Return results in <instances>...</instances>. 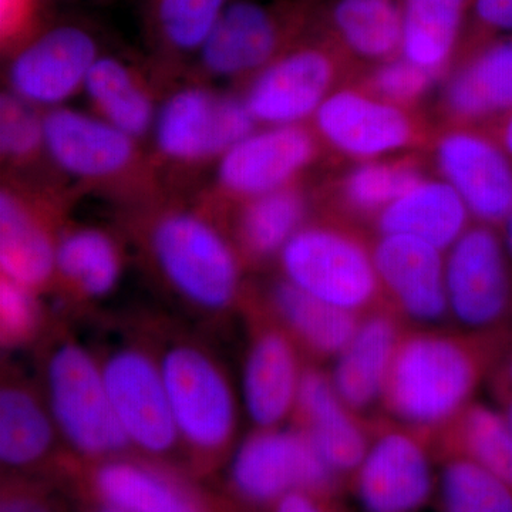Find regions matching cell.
<instances>
[{
  "instance_id": "cell-26",
  "label": "cell",
  "mask_w": 512,
  "mask_h": 512,
  "mask_svg": "<svg viewBox=\"0 0 512 512\" xmlns=\"http://www.w3.org/2000/svg\"><path fill=\"white\" fill-rule=\"evenodd\" d=\"M94 113L137 141L153 131L158 107L140 74L114 56L101 55L83 87Z\"/></svg>"
},
{
  "instance_id": "cell-29",
  "label": "cell",
  "mask_w": 512,
  "mask_h": 512,
  "mask_svg": "<svg viewBox=\"0 0 512 512\" xmlns=\"http://www.w3.org/2000/svg\"><path fill=\"white\" fill-rule=\"evenodd\" d=\"M444 429L446 456L466 457L512 488V424L503 410L473 402Z\"/></svg>"
},
{
  "instance_id": "cell-38",
  "label": "cell",
  "mask_w": 512,
  "mask_h": 512,
  "mask_svg": "<svg viewBox=\"0 0 512 512\" xmlns=\"http://www.w3.org/2000/svg\"><path fill=\"white\" fill-rule=\"evenodd\" d=\"M436 74L399 56L384 62L372 77V87L380 99L406 106L421 99L436 79Z\"/></svg>"
},
{
  "instance_id": "cell-42",
  "label": "cell",
  "mask_w": 512,
  "mask_h": 512,
  "mask_svg": "<svg viewBox=\"0 0 512 512\" xmlns=\"http://www.w3.org/2000/svg\"><path fill=\"white\" fill-rule=\"evenodd\" d=\"M0 512H56L39 493L29 490H8L2 497Z\"/></svg>"
},
{
  "instance_id": "cell-37",
  "label": "cell",
  "mask_w": 512,
  "mask_h": 512,
  "mask_svg": "<svg viewBox=\"0 0 512 512\" xmlns=\"http://www.w3.org/2000/svg\"><path fill=\"white\" fill-rule=\"evenodd\" d=\"M42 110L6 90L0 99V151L12 165L32 163L45 151Z\"/></svg>"
},
{
  "instance_id": "cell-11",
  "label": "cell",
  "mask_w": 512,
  "mask_h": 512,
  "mask_svg": "<svg viewBox=\"0 0 512 512\" xmlns=\"http://www.w3.org/2000/svg\"><path fill=\"white\" fill-rule=\"evenodd\" d=\"M335 76L332 47L293 45L255 74L242 99L256 124L301 126L328 99Z\"/></svg>"
},
{
  "instance_id": "cell-4",
  "label": "cell",
  "mask_w": 512,
  "mask_h": 512,
  "mask_svg": "<svg viewBox=\"0 0 512 512\" xmlns=\"http://www.w3.org/2000/svg\"><path fill=\"white\" fill-rule=\"evenodd\" d=\"M447 251L448 315L473 333L512 330V259L503 232L468 228Z\"/></svg>"
},
{
  "instance_id": "cell-9",
  "label": "cell",
  "mask_w": 512,
  "mask_h": 512,
  "mask_svg": "<svg viewBox=\"0 0 512 512\" xmlns=\"http://www.w3.org/2000/svg\"><path fill=\"white\" fill-rule=\"evenodd\" d=\"M100 56L96 36L84 26H43L8 55V90L40 110L62 107L83 90Z\"/></svg>"
},
{
  "instance_id": "cell-33",
  "label": "cell",
  "mask_w": 512,
  "mask_h": 512,
  "mask_svg": "<svg viewBox=\"0 0 512 512\" xmlns=\"http://www.w3.org/2000/svg\"><path fill=\"white\" fill-rule=\"evenodd\" d=\"M56 272L84 295L106 296L119 282V249L100 229H74L57 239Z\"/></svg>"
},
{
  "instance_id": "cell-12",
  "label": "cell",
  "mask_w": 512,
  "mask_h": 512,
  "mask_svg": "<svg viewBox=\"0 0 512 512\" xmlns=\"http://www.w3.org/2000/svg\"><path fill=\"white\" fill-rule=\"evenodd\" d=\"M352 480L365 512H420L436 488L429 448L417 434L396 429L370 441Z\"/></svg>"
},
{
  "instance_id": "cell-34",
  "label": "cell",
  "mask_w": 512,
  "mask_h": 512,
  "mask_svg": "<svg viewBox=\"0 0 512 512\" xmlns=\"http://www.w3.org/2000/svg\"><path fill=\"white\" fill-rule=\"evenodd\" d=\"M229 0H150V25L165 53L197 56Z\"/></svg>"
},
{
  "instance_id": "cell-2",
  "label": "cell",
  "mask_w": 512,
  "mask_h": 512,
  "mask_svg": "<svg viewBox=\"0 0 512 512\" xmlns=\"http://www.w3.org/2000/svg\"><path fill=\"white\" fill-rule=\"evenodd\" d=\"M150 248L165 279L194 305L215 311L227 308L237 296V255L198 212H164L151 228Z\"/></svg>"
},
{
  "instance_id": "cell-18",
  "label": "cell",
  "mask_w": 512,
  "mask_h": 512,
  "mask_svg": "<svg viewBox=\"0 0 512 512\" xmlns=\"http://www.w3.org/2000/svg\"><path fill=\"white\" fill-rule=\"evenodd\" d=\"M372 252L380 286L407 318L420 323L446 318V258L441 249L406 235H380Z\"/></svg>"
},
{
  "instance_id": "cell-17",
  "label": "cell",
  "mask_w": 512,
  "mask_h": 512,
  "mask_svg": "<svg viewBox=\"0 0 512 512\" xmlns=\"http://www.w3.org/2000/svg\"><path fill=\"white\" fill-rule=\"evenodd\" d=\"M313 120L330 146L363 160L396 153L416 138V127L403 107L355 90L330 93Z\"/></svg>"
},
{
  "instance_id": "cell-24",
  "label": "cell",
  "mask_w": 512,
  "mask_h": 512,
  "mask_svg": "<svg viewBox=\"0 0 512 512\" xmlns=\"http://www.w3.org/2000/svg\"><path fill=\"white\" fill-rule=\"evenodd\" d=\"M446 106L466 120L500 121L512 110V36L474 50L446 89Z\"/></svg>"
},
{
  "instance_id": "cell-45",
  "label": "cell",
  "mask_w": 512,
  "mask_h": 512,
  "mask_svg": "<svg viewBox=\"0 0 512 512\" xmlns=\"http://www.w3.org/2000/svg\"><path fill=\"white\" fill-rule=\"evenodd\" d=\"M495 140L504 148L505 153L512 158V110L498 121Z\"/></svg>"
},
{
  "instance_id": "cell-28",
  "label": "cell",
  "mask_w": 512,
  "mask_h": 512,
  "mask_svg": "<svg viewBox=\"0 0 512 512\" xmlns=\"http://www.w3.org/2000/svg\"><path fill=\"white\" fill-rule=\"evenodd\" d=\"M328 22L335 42L353 55L383 63L402 55L399 0H335Z\"/></svg>"
},
{
  "instance_id": "cell-14",
  "label": "cell",
  "mask_w": 512,
  "mask_h": 512,
  "mask_svg": "<svg viewBox=\"0 0 512 512\" xmlns=\"http://www.w3.org/2000/svg\"><path fill=\"white\" fill-rule=\"evenodd\" d=\"M45 151L64 174L86 183H111L136 170V138L96 114L56 107L46 110Z\"/></svg>"
},
{
  "instance_id": "cell-46",
  "label": "cell",
  "mask_w": 512,
  "mask_h": 512,
  "mask_svg": "<svg viewBox=\"0 0 512 512\" xmlns=\"http://www.w3.org/2000/svg\"><path fill=\"white\" fill-rule=\"evenodd\" d=\"M501 232H503L505 247H507L508 254H510L512 259V212L508 220L505 221L503 228H501Z\"/></svg>"
},
{
  "instance_id": "cell-40",
  "label": "cell",
  "mask_w": 512,
  "mask_h": 512,
  "mask_svg": "<svg viewBox=\"0 0 512 512\" xmlns=\"http://www.w3.org/2000/svg\"><path fill=\"white\" fill-rule=\"evenodd\" d=\"M42 0H0V43L3 53L13 50L43 28Z\"/></svg>"
},
{
  "instance_id": "cell-21",
  "label": "cell",
  "mask_w": 512,
  "mask_h": 512,
  "mask_svg": "<svg viewBox=\"0 0 512 512\" xmlns=\"http://www.w3.org/2000/svg\"><path fill=\"white\" fill-rule=\"evenodd\" d=\"M301 379L291 339L279 330L261 333L249 350L242 382L245 407L256 426L275 429L295 410Z\"/></svg>"
},
{
  "instance_id": "cell-36",
  "label": "cell",
  "mask_w": 512,
  "mask_h": 512,
  "mask_svg": "<svg viewBox=\"0 0 512 512\" xmlns=\"http://www.w3.org/2000/svg\"><path fill=\"white\" fill-rule=\"evenodd\" d=\"M420 178L409 165L367 161L346 177L343 195L357 210L382 212Z\"/></svg>"
},
{
  "instance_id": "cell-5",
  "label": "cell",
  "mask_w": 512,
  "mask_h": 512,
  "mask_svg": "<svg viewBox=\"0 0 512 512\" xmlns=\"http://www.w3.org/2000/svg\"><path fill=\"white\" fill-rule=\"evenodd\" d=\"M49 410L57 429L79 453L111 456L127 447L111 407L103 370L74 343H63L46 367Z\"/></svg>"
},
{
  "instance_id": "cell-15",
  "label": "cell",
  "mask_w": 512,
  "mask_h": 512,
  "mask_svg": "<svg viewBox=\"0 0 512 512\" xmlns=\"http://www.w3.org/2000/svg\"><path fill=\"white\" fill-rule=\"evenodd\" d=\"M316 156L315 137L302 126H272L252 131L217 161L222 195L248 201L291 187Z\"/></svg>"
},
{
  "instance_id": "cell-48",
  "label": "cell",
  "mask_w": 512,
  "mask_h": 512,
  "mask_svg": "<svg viewBox=\"0 0 512 512\" xmlns=\"http://www.w3.org/2000/svg\"><path fill=\"white\" fill-rule=\"evenodd\" d=\"M93 512H126L120 510V508L113 507V505L100 503L99 507L96 508Z\"/></svg>"
},
{
  "instance_id": "cell-47",
  "label": "cell",
  "mask_w": 512,
  "mask_h": 512,
  "mask_svg": "<svg viewBox=\"0 0 512 512\" xmlns=\"http://www.w3.org/2000/svg\"><path fill=\"white\" fill-rule=\"evenodd\" d=\"M501 403V410H503L507 419L512 424V394H505V396L498 397Z\"/></svg>"
},
{
  "instance_id": "cell-23",
  "label": "cell",
  "mask_w": 512,
  "mask_h": 512,
  "mask_svg": "<svg viewBox=\"0 0 512 512\" xmlns=\"http://www.w3.org/2000/svg\"><path fill=\"white\" fill-rule=\"evenodd\" d=\"M466 204L444 180L421 177L379 212L382 235H406L446 251L468 228Z\"/></svg>"
},
{
  "instance_id": "cell-32",
  "label": "cell",
  "mask_w": 512,
  "mask_h": 512,
  "mask_svg": "<svg viewBox=\"0 0 512 512\" xmlns=\"http://www.w3.org/2000/svg\"><path fill=\"white\" fill-rule=\"evenodd\" d=\"M305 214V198L292 185L244 201L238 218L242 247L256 258L281 254L303 227Z\"/></svg>"
},
{
  "instance_id": "cell-16",
  "label": "cell",
  "mask_w": 512,
  "mask_h": 512,
  "mask_svg": "<svg viewBox=\"0 0 512 512\" xmlns=\"http://www.w3.org/2000/svg\"><path fill=\"white\" fill-rule=\"evenodd\" d=\"M436 160L446 181L480 224L503 228L512 212V158L495 137L451 131L440 138Z\"/></svg>"
},
{
  "instance_id": "cell-22",
  "label": "cell",
  "mask_w": 512,
  "mask_h": 512,
  "mask_svg": "<svg viewBox=\"0 0 512 512\" xmlns=\"http://www.w3.org/2000/svg\"><path fill=\"white\" fill-rule=\"evenodd\" d=\"M57 241L25 192L6 185L0 194V268L10 281L35 289L56 272Z\"/></svg>"
},
{
  "instance_id": "cell-43",
  "label": "cell",
  "mask_w": 512,
  "mask_h": 512,
  "mask_svg": "<svg viewBox=\"0 0 512 512\" xmlns=\"http://www.w3.org/2000/svg\"><path fill=\"white\" fill-rule=\"evenodd\" d=\"M325 497L306 493V491H295L285 495L284 498L274 505V512H326Z\"/></svg>"
},
{
  "instance_id": "cell-19",
  "label": "cell",
  "mask_w": 512,
  "mask_h": 512,
  "mask_svg": "<svg viewBox=\"0 0 512 512\" xmlns=\"http://www.w3.org/2000/svg\"><path fill=\"white\" fill-rule=\"evenodd\" d=\"M301 429L336 478L353 477L370 441L356 413L340 399L330 376L319 370L302 373L296 397Z\"/></svg>"
},
{
  "instance_id": "cell-7",
  "label": "cell",
  "mask_w": 512,
  "mask_h": 512,
  "mask_svg": "<svg viewBox=\"0 0 512 512\" xmlns=\"http://www.w3.org/2000/svg\"><path fill=\"white\" fill-rule=\"evenodd\" d=\"M336 481L302 430L262 429L241 444L231 464L234 490L256 505L274 507L295 491L326 498Z\"/></svg>"
},
{
  "instance_id": "cell-6",
  "label": "cell",
  "mask_w": 512,
  "mask_h": 512,
  "mask_svg": "<svg viewBox=\"0 0 512 512\" xmlns=\"http://www.w3.org/2000/svg\"><path fill=\"white\" fill-rule=\"evenodd\" d=\"M255 130L242 97L188 86L158 106L151 134L157 153L168 163L200 165L220 160Z\"/></svg>"
},
{
  "instance_id": "cell-35",
  "label": "cell",
  "mask_w": 512,
  "mask_h": 512,
  "mask_svg": "<svg viewBox=\"0 0 512 512\" xmlns=\"http://www.w3.org/2000/svg\"><path fill=\"white\" fill-rule=\"evenodd\" d=\"M443 512H512V488L461 456H446L439 476Z\"/></svg>"
},
{
  "instance_id": "cell-25",
  "label": "cell",
  "mask_w": 512,
  "mask_h": 512,
  "mask_svg": "<svg viewBox=\"0 0 512 512\" xmlns=\"http://www.w3.org/2000/svg\"><path fill=\"white\" fill-rule=\"evenodd\" d=\"M92 484L100 503L126 512H208L200 498L175 478L134 461L101 464Z\"/></svg>"
},
{
  "instance_id": "cell-8",
  "label": "cell",
  "mask_w": 512,
  "mask_h": 512,
  "mask_svg": "<svg viewBox=\"0 0 512 512\" xmlns=\"http://www.w3.org/2000/svg\"><path fill=\"white\" fill-rule=\"evenodd\" d=\"M178 436L197 453L215 454L234 434L235 400L220 367L192 346H175L160 362Z\"/></svg>"
},
{
  "instance_id": "cell-31",
  "label": "cell",
  "mask_w": 512,
  "mask_h": 512,
  "mask_svg": "<svg viewBox=\"0 0 512 512\" xmlns=\"http://www.w3.org/2000/svg\"><path fill=\"white\" fill-rule=\"evenodd\" d=\"M50 410L25 387L6 386L0 393V460L9 468H26L49 453L55 437Z\"/></svg>"
},
{
  "instance_id": "cell-41",
  "label": "cell",
  "mask_w": 512,
  "mask_h": 512,
  "mask_svg": "<svg viewBox=\"0 0 512 512\" xmlns=\"http://www.w3.org/2000/svg\"><path fill=\"white\" fill-rule=\"evenodd\" d=\"M468 19L474 50L480 49L512 33V0H474Z\"/></svg>"
},
{
  "instance_id": "cell-39",
  "label": "cell",
  "mask_w": 512,
  "mask_h": 512,
  "mask_svg": "<svg viewBox=\"0 0 512 512\" xmlns=\"http://www.w3.org/2000/svg\"><path fill=\"white\" fill-rule=\"evenodd\" d=\"M32 289L2 276L0 281V330L6 345L29 338L37 322V306Z\"/></svg>"
},
{
  "instance_id": "cell-13",
  "label": "cell",
  "mask_w": 512,
  "mask_h": 512,
  "mask_svg": "<svg viewBox=\"0 0 512 512\" xmlns=\"http://www.w3.org/2000/svg\"><path fill=\"white\" fill-rule=\"evenodd\" d=\"M111 407L128 444L163 456L180 436L175 427L160 363L136 349L113 353L103 366Z\"/></svg>"
},
{
  "instance_id": "cell-20",
  "label": "cell",
  "mask_w": 512,
  "mask_h": 512,
  "mask_svg": "<svg viewBox=\"0 0 512 512\" xmlns=\"http://www.w3.org/2000/svg\"><path fill=\"white\" fill-rule=\"evenodd\" d=\"M403 338L399 320L389 312H373L359 325L348 346L336 356L333 386L353 412L382 400L393 357Z\"/></svg>"
},
{
  "instance_id": "cell-27",
  "label": "cell",
  "mask_w": 512,
  "mask_h": 512,
  "mask_svg": "<svg viewBox=\"0 0 512 512\" xmlns=\"http://www.w3.org/2000/svg\"><path fill=\"white\" fill-rule=\"evenodd\" d=\"M474 0H402V57L440 76L456 52Z\"/></svg>"
},
{
  "instance_id": "cell-1",
  "label": "cell",
  "mask_w": 512,
  "mask_h": 512,
  "mask_svg": "<svg viewBox=\"0 0 512 512\" xmlns=\"http://www.w3.org/2000/svg\"><path fill=\"white\" fill-rule=\"evenodd\" d=\"M512 330L403 335L384 384L387 412L417 431L444 429L463 413L481 380L493 373Z\"/></svg>"
},
{
  "instance_id": "cell-3",
  "label": "cell",
  "mask_w": 512,
  "mask_h": 512,
  "mask_svg": "<svg viewBox=\"0 0 512 512\" xmlns=\"http://www.w3.org/2000/svg\"><path fill=\"white\" fill-rule=\"evenodd\" d=\"M279 256L288 284L336 308L359 315L380 291L373 252L340 229L302 227Z\"/></svg>"
},
{
  "instance_id": "cell-44",
  "label": "cell",
  "mask_w": 512,
  "mask_h": 512,
  "mask_svg": "<svg viewBox=\"0 0 512 512\" xmlns=\"http://www.w3.org/2000/svg\"><path fill=\"white\" fill-rule=\"evenodd\" d=\"M494 390L497 397L512 394V335L497 360L493 373Z\"/></svg>"
},
{
  "instance_id": "cell-30",
  "label": "cell",
  "mask_w": 512,
  "mask_h": 512,
  "mask_svg": "<svg viewBox=\"0 0 512 512\" xmlns=\"http://www.w3.org/2000/svg\"><path fill=\"white\" fill-rule=\"evenodd\" d=\"M272 301L286 328L316 355L338 356L360 322L357 313L320 301L286 281L276 286Z\"/></svg>"
},
{
  "instance_id": "cell-10",
  "label": "cell",
  "mask_w": 512,
  "mask_h": 512,
  "mask_svg": "<svg viewBox=\"0 0 512 512\" xmlns=\"http://www.w3.org/2000/svg\"><path fill=\"white\" fill-rule=\"evenodd\" d=\"M302 9L229 2L198 52L202 72L221 79L255 76L288 50L303 25Z\"/></svg>"
}]
</instances>
